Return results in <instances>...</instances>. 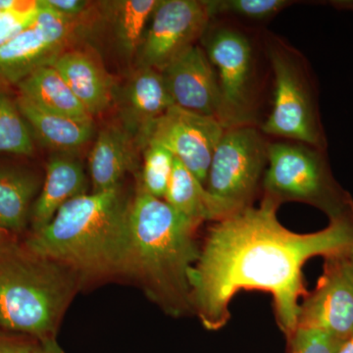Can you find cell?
<instances>
[{
  "label": "cell",
  "mask_w": 353,
  "mask_h": 353,
  "mask_svg": "<svg viewBox=\"0 0 353 353\" xmlns=\"http://www.w3.org/2000/svg\"><path fill=\"white\" fill-rule=\"evenodd\" d=\"M37 341L31 336L10 331L0 325V353H34Z\"/></svg>",
  "instance_id": "83f0119b"
},
{
  "label": "cell",
  "mask_w": 353,
  "mask_h": 353,
  "mask_svg": "<svg viewBox=\"0 0 353 353\" xmlns=\"http://www.w3.org/2000/svg\"><path fill=\"white\" fill-rule=\"evenodd\" d=\"M205 52L217 74L219 121L226 129L252 125V48L245 34L219 27L206 39Z\"/></svg>",
  "instance_id": "ba28073f"
},
{
  "label": "cell",
  "mask_w": 353,
  "mask_h": 353,
  "mask_svg": "<svg viewBox=\"0 0 353 353\" xmlns=\"http://www.w3.org/2000/svg\"><path fill=\"white\" fill-rule=\"evenodd\" d=\"M130 203L120 185L82 194L66 202L46 227L22 241L34 252L68 267L82 285L125 276Z\"/></svg>",
  "instance_id": "7a4b0ae2"
},
{
  "label": "cell",
  "mask_w": 353,
  "mask_h": 353,
  "mask_svg": "<svg viewBox=\"0 0 353 353\" xmlns=\"http://www.w3.org/2000/svg\"><path fill=\"white\" fill-rule=\"evenodd\" d=\"M15 238H17V236H13V234L7 233V232L0 229V246L3 245L4 243H8L9 241L13 240Z\"/></svg>",
  "instance_id": "1f68e13d"
},
{
  "label": "cell",
  "mask_w": 353,
  "mask_h": 353,
  "mask_svg": "<svg viewBox=\"0 0 353 353\" xmlns=\"http://www.w3.org/2000/svg\"><path fill=\"white\" fill-rule=\"evenodd\" d=\"M90 115L108 108L113 99L110 77L97 59L83 50L66 51L52 64Z\"/></svg>",
  "instance_id": "9a60e30c"
},
{
  "label": "cell",
  "mask_w": 353,
  "mask_h": 353,
  "mask_svg": "<svg viewBox=\"0 0 353 353\" xmlns=\"http://www.w3.org/2000/svg\"><path fill=\"white\" fill-rule=\"evenodd\" d=\"M82 285L68 267L34 252L21 238L0 246V325L36 341L57 338Z\"/></svg>",
  "instance_id": "277c9868"
},
{
  "label": "cell",
  "mask_w": 353,
  "mask_h": 353,
  "mask_svg": "<svg viewBox=\"0 0 353 353\" xmlns=\"http://www.w3.org/2000/svg\"><path fill=\"white\" fill-rule=\"evenodd\" d=\"M16 87L18 95L44 110L77 120L94 121L53 65L34 70Z\"/></svg>",
  "instance_id": "ffe728a7"
},
{
  "label": "cell",
  "mask_w": 353,
  "mask_h": 353,
  "mask_svg": "<svg viewBox=\"0 0 353 353\" xmlns=\"http://www.w3.org/2000/svg\"><path fill=\"white\" fill-rule=\"evenodd\" d=\"M336 353H353V334L340 348Z\"/></svg>",
  "instance_id": "4dcf8cb0"
},
{
  "label": "cell",
  "mask_w": 353,
  "mask_h": 353,
  "mask_svg": "<svg viewBox=\"0 0 353 353\" xmlns=\"http://www.w3.org/2000/svg\"><path fill=\"white\" fill-rule=\"evenodd\" d=\"M14 1H15V0H0V13L12 6Z\"/></svg>",
  "instance_id": "d6a6232c"
},
{
  "label": "cell",
  "mask_w": 353,
  "mask_h": 353,
  "mask_svg": "<svg viewBox=\"0 0 353 353\" xmlns=\"http://www.w3.org/2000/svg\"><path fill=\"white\" fill-rule=\"evenodd\" d=\"M210 19L206 1L159 0L139 50L141 66L161 72L194 46Z\"/></svg>",
  "instance_id": "8fae6325"
},
{
  "label": "cell",
  "mask_w": 353,
  "mask_h": 353,
  "mask_svg": "<svg viewBox=\"0 0 353 353\" xmlns=\"http://www.w3.org/2000/svg\"><path fill=\"white\" fill-rule=\"evenodd\" d=\"M32 136L16 97L0 92V153L31 157L34 152Z\"/></svg>",
  "instance_id": "603a6c76"
},
{
  "label": "cell",
  "mask_w": 353,
  "mask_h": 353,
  "mask_svg": "<svg viewBox=\"0 0 353 353\" xmlns=\"http://www.w3.org/2000/svg\"><path fill=\"white\" fill-rule=\"evenodd\" d=\"M87 176L82 164L70 157L50 158L46 178L32 205V232L43 229L66 202L87 194Z\"/></svg>",
  "instance_id": "5bb4252c"
},
{
  "label": "cell",
  "mask_w": 353,
  "mask_h": 353,
  "mask_svg": "<svg viewBox=\"0 0 353 353\" xmlns=\"http://www.w3.org/2000/svg\"><path fill=\"white\" fill-rule=\"evenodd\" d=\"M263 197L277 204L303 202L329 220L353 212V199L334 179L324 150L301 143H268Z\"/></svg>",
  "instance_id": "5b68a950"
},
{
  "label": "cell",
  "mask_w": 353,
  "mask_h": 353,
  "mask_svg": "<svg viewBox=\"0 0 353 353\" xmlns=\"http://www.w3.org/2000/svg\"><path fill=\"white\" fill-rule=\"evenodd\" d=\"M41 10L39 0H15L0 13V48L24 31L36 20Z\"/></svg>",
  "instance_id": "484cf974"
},
{
  "label": "cell",
  "mask_w": 353,
  "mask_h": 353,
  "mask_svg": "<svg viewBox=\"0 0 353 353\" xmlns=\"http://www.w3.org/2000/svg\"><path fill=\"white\" fill-rule=\"evenodd\" d=\"M269 58L274 74V102L262 131L325 150L326 138L303 70L289 52L274 44L269 48Z\"/></svg>",
  "instance_id": "52a82bcc"
},
{
  "label": "cell",
  "mask_w": 353,
  "mask_h": 353,
  "mask_svg": "<svg viewBox=\"0 0 353 353\" xmlns=\"http://www.w3.org/2000/svg\"><path fill=\"white\" fill-rule=\"evenodd\" d=\"M277 204L262 199L209 228L189 273L192 312L204 329L230 321V303L241 290H261L273 299L276 322L285 338L297 326L308 294L303 268L316 256L353 254V212L329 220L321 231L299 234L277 218Z\"/></svg>",
  "instance_id": "6da1fadb"
},
{
  "label": "cell",
  "mask_w": 353,
  "mask_h": 353,
  "mask_svg": "<svg viewBox=\"0 0 353 353\" xmlns=\"http://www.w3.org/2000/svg\"><path fill=\"white\" fill-rule=\"evenodd\" d=\"M41 3L64 17L77 19L81 14L85 12L90 2L85 0H41Z\"/></svg>",
  "instance_id": "f1b7e54d"
},
{
  "label": "cell",
  "mask_w": 353,
  "mask_h": 353,
  "mask_svg": "<svg viewBox=\"0 0 353 353\" xmlns=\"http://www.w3.org/2000/svg\"><path fill=\"white\" fill-rule=\"evenodd\" d=\"M174 155L159 143H145L139 188L150 196L163 199L174 167Z\"/></svg>",
  "instance_id": "cb8c5ba5"
},
{
  "label": "cell",
  "mask_w": 353,
  "mask_h": 353,
  "mask_svg": "<svg viewBox=\"0 0 353 353\" xmlns=\"http://www.w3.org/2000/svg\"><path fill=\"white\" fill-rule=\"evenodd\" d=\"M352 254L324 259L312 292L303 297L296 327L315 328L347 341L353 334Z\"/></svg>",
  "instance_id": "30bf717a"
},
{
  "label": "cell",
  "mask_w": 353,
  "mask_h": 353,
  "mask_svg": "<svg viewBox=\"0 0 353 353\" xmlns=\"http://www.w3.org/2000/svg\"><path fill=\"white\" fill-rule=\"evenodd\" d=\"M43 182L25 167L0 165V229L21 238Z\"/></svg>",
  "instance_id": "e0dca14e"
},
{
  "label": "cell",
  "mask_w": 353,
  "mask_h": 353,
  "mask_svg": "<svg viewBox=\"0 0 353 353\" xmlns=\"http://www.w3.org/2000/svg\"><path fill=\"white\" fill-rule=\"evenodd\" d=\"M268 143L252 125L230 128L216 148L205 189L216 222L253 206L262 189Z\"/></svg>",
  "instance_id": "8992f818"
},
{
  "label": "cell",
  "mask_w": 353,
  "mask_h": 353,
  "mask_svg": "<svg viewBox=\"0 0 353 353\" xmlns=\"http://www.w3.org/2000/svg\"><path fill=\"white\" fill-rule=\"evenodd\" d=\"M163 199L176 213L197 226L205 221L217 220L212 199L205 187L176 158Z\"/></svg>",
  "instance_id": "44dd1931"
},
{
  "label": "cell",
  "mask_w": 353,
  "mask_h": 353,
  "mask_svg": "<svg viewBox=\"0 0 353 353\" xmlns=\"http://www.w3.org/2000/svg\"><path fill=\"white\" fill-rule=\"evenodd\" d=\"M34 353H66L58 345L57 338L37 341Z\"/></svg>",
  "instance_id": "f546056e"
},
{
  "label": "cell",
  "mask_w": 353,
  "mask_h": 353,
  "mask_svg": "<svg viewBox=\"0 0 353 353\" xmlns=\"http://www.w3.org/2000/svg\"><path fill=\"white\" fill-rule=\"evenodd\" d=\"M352 261H353V254H352Z\"/></svg>",
  "instance_id": "836d02e7"
},
{
  "label": "cell",
  "mask_w": 353,
  "mask_h": 353,
  "mask_svg": "<svg viewBox=\"0 0 353 353\" xmlns=\"http://www.w3.org/2000/svg\"><path fill=\"white\" fill-rule=\"evenodd\" d=\"M289 0H213L206 1L211 17L214 15L239 16L250 20H266L292 6Z\"/></svg>",
  "instance_id": "d4e9b609"
},
{
  "label": "cell",
  "mask_w": 353,
  "mask_h": 353,
  "mask_svg": "<svg viewBox=\"0 0 353 353\" xmlns=\"http://www.w3.org/2000/svg\"><path fill=\"white\" fill-rule=\"evenodd\" d=\"M36 20L0 48V85H17L34 70L52 64L63 53L75 30V20L64 17L39 0Z\"/></svg>",
  "instance_id": "7c38bea8"
},
{
  "label": "cell",
  "mask_w": 353,
  "mask_h": 353,
  "mask_svg": "<svg viewBox=\"0 0 353 353\" xmlns=\"http://www.w3.org/2000/svg\"><path fill=\"white\" fill-rule=\"evenodd\" d=\"M159 0H120L109 2L114 34L128 55L139 52L148 20Z\"/></svg>",
  "instance_id": "7402d4cb"
},
{
  "label": "cell",
  "mask_w": 353,
  "mask_h": 353,
  "mask_svg": "<svg viewBox=\"0 0 353 353\" xmlns=\"http://www.w3.org/2000/svg\"><path fill=\"white\" fill-rule=\"evenodd\" d=\"M161 72L176 106L219 120V81L205 50L194 44Z\"/></svg>",
  "instance_id": "4fadbf2b"
},
{
  "label": "cell",
  "mask_w": 353,
  "mask_h": 353,
  "mask_svg": "<svg viewBox=\"0 0 353 353\" xmlns=\"http://www.w3.org/2000/svg\"><path fill=\"white\" fill-rule=\"evenodd\" d=\"M226 128L214 117L172 106L152 123L141 139L159 143L174 155L205 187L209 167Z\"/></svg>",
  "instance_id": "9c48e42d"
},
{
  "label": "cell",
  "mask_w": 353,
  "mask_h": 353,
  "mask_svg": "<svg viewBox=\"0 0 353 353\" xmlns=\"http://www.w3.org/2000/svg\"><path fill=\"white\" fill-rule=\"evenodd\" d=\"M136 164V152L129 132L118 126L104 128L99 132L90 154L92 192L118 187Z\"/></svg>",
  "instance_id": "ac0fdd59"
},
{
  "label": "cell",
  "mask_w": 353,
  "mask_h": 353,
  "mask_svg": "<svg viewBox=\"0 0 353 353\" xmlns=\"http://www.w3.org/2000/svg\"><path fill=\"white\" fill-rule=\"evenodd\" d=\"M199 226L176 213L164 199L138 188L130 203L126 277L166 314L192 312L189 273L199 254Z\"/></svg>",
  "instance_id": "3957f363"
},
{
  "label": "cell",
  "mask_w": 353,
  "mask_h": 353,
  "mask_svg": "<svg viewBox=\"0 0 353 353\" xmlns=\"http://www.w3.org/2000/svg\"><path fill=\"white\" fill-rule=\"evenodd\" d=\"M289 353H336L345 341L319 329L296 327L287 338Z\"/></svg>",
  "instance_id": "4316f807"
},
{
  "label": "cell",
  "mask_w": 353,
  "mask_h": 353,
  "mask_svg": "<svg viewBox=\"0 0 353 353\" xmlns=\"http://www.w3.org/2000/svg\"><path fill=\"white\" fill-rule=\"evenodd\" d=\"M174 105L163 74L152 67H139L123 90L125 120L139 134Z\"/></svg>",
  "instance_id": "2e32d148"
},
{
  "label": "cell",
  "mask_w": 353,
  "mask_h": 353,
  "mask_svg": "<svg viewBox=\"0 0 353 353\" xmlns=\"http://www.w3.org/2000/svg\"><path fill=\"white\" fill-rule=\"evenodd\" d=\"M18 108L34 136L48 148L57 150H74L90 141L94 121H82L50 112L25 97H16Z\"/></svg>",
  "instance_id": "d6986e66"
}]
</instances>
